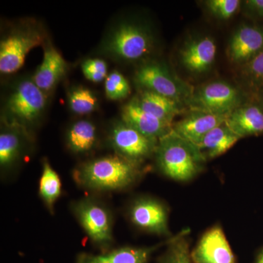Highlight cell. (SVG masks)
<instances>
[{
  "mask_svg": "<svg viewBox=\"0 0 263 263\" xmlns=\"http://www.w3.org/2000/svg\"><path fill=\"white\" fill-rule=\"evenodd\" d=\"M263 49V24H243L230 37L228 59L231 63L245 65Z\"/></svg>",
  "mask_w": 263,
  "mask_h": 263,
  "instance_id": "10",
  "label": "cell"
},
{
  "mask_svg": "<svg viewBox=\"0 0 263 263\" xmlns=\"http://www.w3.org/2000/svg\"><path fill=\"white\" fill-rule=\"evenodd\" d=\"M129 216L133 224L140 229L157 235L169 234L167 209L155 199H138L131 205Z\"/></svg>",
  "mask_w": 263,
  "mask_h": 263,
  "instance_id": "11",
  "label": "cell"
},
{
  "mask_svg": "<svg viewBox=\"0 0 263 263\" xmlns=\"http://www.w3.org/2000/svg\"><path fill=\"white\" fill-rule=\"evenodd\" d=\"M44 36L38 29H15L0 43V72L14 73L23 67L26 57L36 46L42 44Z\"/></svg>",
  "mask_w": 263,
  "mask_h": 263,
  "instance_id": "6",
  "label": "cell"
},
{
  "mask_svg": "<svg viewBox=\"0 0 263 263\" xmlns=\"http://www.w3.org/2000/svg\"><path fill=\"white\" fill-rule=\"evenodd\" d=\"M74 214L85 233L95 245L107 247L113 240L112 216L108 209L101 203L84 199L74 202Z\"/></svg>",
  "mask_w": 263,
  "mask_h": 263,
  "instance_id": "7",
  "label": "cell"
},
{
  "mask_svg": "<svg viewBox=\"0 0 263 263\" xmlns=\"http://www.w3.org/2000/svg\"><path fill=\"white\" fill-rule=\"evenodd\" d=\"M22 133L15 126L1 131L0 134V166L3 170L13 167L20 158L23 150Z\"/></svg>",
  "mask_w": 263,
  "mask_h": 263,
  "instance_id": "21",
  "label": "cell"
},
{
  "mask_svg": "<svg viewBox=\"0 0 263 263\" xmlns=\"http://www.w3.org/2000/svg\"><path fill=\"white\" fill-rule=\"evenodd\" d=\"M85 77L92 82H101L108 77V67L105 61L99 59H90L81 66Z\"/></svg>",
  "mask_w": 263,
  "mask_h": 263,
  "instance_id": "29",
  "label": "cell"
},
{
  "mask_svg": "<svg viewBox=\"0 0 263 263\" xmlns=\"http://www.w3.org/2000/svg\"><path fill=\"white\" fill-rule=\"evenodd\" d=\"M153 48L149 32L134 24L119 25L109 35L104 44V51L117 60L136 62L148 56Z\"/></svg>",
  "mask_w": 263,
  "mask_h": 263,
  "instance_id": "5",
  "label": "cell"
},
{
  "mask_svg": "<svg viewBox=\"0 0 263 263\" xmlns=\"http://www.w3.org/2000/svg\"><path fill=\"white\" fill-rule=\"evenodd\" d=\"M157 167L161 172L177 181H188L196 177L206 162L195 145L174 130L160 138L155 152Z\"/></svg>",
  "mask_w": 263,
  "mask_h": 263,
  "instance_id": "2",
  "label": "cell"
},
{
  "mask_svg": "<svg viewBox=\"0 0 263 263\" xmlns=\"http://www.w3.org/2000/svg\"><path fill=\"white\" fill-rule=\"evenodd\" d=\"M62 193V183L58 174L47 160L43 161L42 174L39 183V195L50 211Z\"/></svg>",
  "mask_w": 263,
  "mask_h": 263,
  "instance_id": "23",
  "label": "cell"
},
{
  "mask_svg": "<svg viewBox=\"0 0 263 263\" xmlns=\"http://www.w3.org/2000/svg\"><path fill=\"white\" fill-rule=\"evenodd\" d=\"M256 263H263V249L261 251L260 253H259Z\"/></svg>",
  "mask_w": 263,
  "mask_h": 263,
  "instance_id": "32",
  "label": "cell"
},
{
  "mask_svg": "<svg viewBox=\"0 0 263 263\" xmlns=\"http://www.w3.org/2000/svg\"><path fill=\"white\" fill-rule=\"evenodd\" d=\"M238 140L239 137L230 130L224 122L207 133L197 148L207 161L226 153Z\"/></svg>",
  "mask_w": 263,
  "mask_h": 263,
  "instance_id": "20",
  "label": "cell"
},
{
  "mask_svg": "<svg viewBox=\"0 0 263 263\" xmlns=\"http://www.w3.org/2000/svg\"><path fill=\"white\" fill-rule=\"evenodd\" d=\"M255 97L256 99L258 100L259 103L262 105L263 107V91L257 93V94L252 95Z\"/></svg>",
  "mask_w": 263,
  "mask_h": 263,
  "instance_id": "31",
  "label": "cell"
},
{
  "mask_svg": "<svg viewBox=\"0 0 263 263\" xmlns=\"http://www.w3.org/2000/svg\"><path fill=\"white\" fill-rule=\"evenodd\" d=\"M69 105L75 114L84 115L94 111L98 108V98L91 90L86 88H76L70 91Z\"/></svg>",
  "mask_w": 263,
  "mask_h": 263,
  "instance_id": "25",
  "label": "cell"
},
{
  "mask_svg": "<svg viewBox=\"0 0 263 263\" xmlns=\"http://www.w3.org/2000/svg\"><path fill=\"white\" fill-rule=\"evenodd\" d=\"M248 100L241 90L230 83L214 81L194 89L186 105L191 110L228 116Z\"/></svg>",
  "mask_w": 263,
  "mask_h": 263,
  "instance_id": "3",
  "label": "cell"
},
{
  "mask_svg": "<svg viewBox=\"0 0 263 263\" xmlns=\"http://www.w3.org/2000/svg\"><path fill=\"white\" fill-rule=\"evenodd\" d=\"M194 263H236L226 235L219 226L204 233L191 252Z\"/></svg>",
  "mask_w": 263,
  "mask_h": 263,
  "instance_id": "12",
  "label": "cell"
},
{
  "mask_svg": "<svg viewBox=\"0 0 263 263\" xmlns=\"http://www.w3.org/2000/svg\"><path fill=\"white\" fill-rule=\"evenodd\" d=\"M105 91L110 100H121L129 96L131 89L124 76L118 71H113L105 79Z\"/></svg>",
  "mask_w": 263,
  "mask_h": 263,
  "instance_id": "27",
  "label": "cell"
},
{
  "mask_svg": "<svg viewBox=\"0 0 263 263\" xmlns=\"http://www.w3.org/2000/svg\"><path fill=\"white\" fill-rule=\"evenodd\" d=\"M67 62L51 43L44 49L42 63L38 67L32 81L39 89L46 93L51 91L67 71Z\"/></svg>",
  "mask_w": 263,
  "mask_h": 263,
  "instance_id": "17",
  "label": "cell"
},
{
  "mask_svg": "<svg viewBox=\"0 0 263 263\" xmlns=\"http://www.w3.org/2000/svg\"><path fill=\"white\" fill-rule=\"evenodd\" d=\"M216 44L209 36L190 40L180 50V61L185 69L194 74L210 70L216 56Z\"/></svg>",
  "mask_w": 263,
  "mask_h": 263,
  "instance_id": "14",
  "label": "cell"
},
{
  "mask_svg": "<svg viewBox=\"0 0 263 263\" xmlns=\"http://www.w3.org/2000/svg\"><path fill=\"white\" fill-rule=\"evenodd\" d=\"M241 8L249 18L263 22V0H246L242 2Z\"/></svg>",
  "mask_w": 263,
  "mask_h": 263,
  "instance_id": "30",
  "label": "cell"
},
{
  "mask_svg": "<svg viewBox=\"0 0 263 263\" xmlns=\"http://www.w3.org/2000/svg\"><path fill=\"white\" fill-rule=\"evenodd\" d=\"M226 117L190 109L181 120L174 124L173 130L197 147L207 133L224 122Z\"/></svg>",
  "mask_w": 263,
  "mask_h": 263,
  "instance_id": "15",
  "label": "cell"
},
{
  "mask_svg": "<svg viewBox=\"0 0 263 263\" xmlns=\"http://www.w3.org/2000/svg\"><path fill=\"white\" fill-rule=\"evenodd\" d=\"M239 0H209L205 1L207 9L214 17L220 20H228L241 8Z\"/></svg>",
  "mask_w": 263,
  "mask_h": 263,
  "instance_id": "28",
  "label": "cell"
},
{
  "mask_svg": "<svg viewBox=\"0 0 263 263\" xmlns=\"http://www.w3.org/2000/svg\"><path fill=\"white\" fill-rule=\"evenodd\" d=\"M46 97L32 80L21 81L10 94L7 109L15 120L32 123L41 117L46 108Z\"/></svg>",
  "mask_w": 263,
  "mask_h": 263,
  "instance_id": "9",
  "label": "cell"
},
{
  "mask_svg": "<svg viewBox=\"0 0 263 263\" xmlns=\"http://www.w3.org/2000/svg\"><path fill=\"white\" fill-rule=\"evenodd\" d=\"M122 122L148 138L158 140L172 130L173 124L164 122L140 106L133 98L122 108Z\"/></svg>",
  "mask_w": 263,
  "mask_h": 263,
  "instance_id": "16",
  "label": "cell"
},
{
  "mask_svg": "<svg viewBox=\"0 0 263 263\" xmlns=\"http://www.w3.org/2000/svg\"><path fill=\"white\" fill-rule=\"evenodd\" d=\"M156 248L124 247L105 254L82 253L78 256L76 263H148Z\"/></svg>",
  "mask_w": 263,
  "mask_h": 263,
  "instance_id": "19",
  "label": "cell"
},
{
  "mask_svg": "<svg viewBox=\"0 0 263 263\" xmlns=\"http://www.w3.org/2000/svg\"><path fill=\"white\" fill-rule=\"evenodd\" d=\"M135 98L143 110L173 125L174 118L185 108L183 104L148 90H141Z\"/></svg>",
  "mask_w": 263,
  "mask_h": 263,
  "instance_id": "18",
  "label": "cell"
},
{
  "mask_svg": "<svg viewBox=\"0 0 263 263\" xmlns=\"http://www.w3.org/2000/svg\"><path fill=\"white\" fill-rule=\"evenodd\" d=\"M97 138L96 127L87 120L76 122L67 132V145L75 153H84L92 149Z\"/></svg>",
  "mask_w": 263,
  "mask_h": 263,
  "instance_id": "22",
  "label": "cell"
},
{
  "mask_svg": "<svg viewBox=\"0 0 263 263\" xmlns=\"http://www.w3.org/2000/svg\"><path fill=\"white\" fill-rule=\"evenodd\" d=\"M224 123L240 138L263 135V107L254 95L227 116Z\"/></svg>",
  "mask_w": 263,
  "mask_h": 263,
  "instance_id": "13",
  "label": "cell"
},
{
  "mask_svg": "<svg viewBox=\"0 0 263 263\" xmlns=\"http://www.w3.org/2000/svg\"><path fill=\"white\" fill-rule=\"evenodd\" d=\"M160 263H193L186 237L179 236L170 241L168 248L162 256Z\"/></svg>",
  "mask_w": 263,
  "mask_h": 263,
  "instance_id": "26",
  "label": "cell"
},
{
  "mask_svg": "<svg viewBox=\"0 0 263 263\" xmlns=\"http://www.w3.org/2000/svg\"><path fill=\"white\" fill-rule=\"evenodd\" d=\"M135 81L142 89L172 99L186 105L193 89L172 72L165 64L149 62L137 70Z\"/></svg>",
  "mask_w": 263,
  "mask_h": 263,
  "instance_id": "4",
  "label": "cell"
},
{
  "mask_svg": "<svg viewBox=\"0 0 263 263\" xmlns=\"http://www.w3.org/2000/svg\"><path fill=\"white\" fill-rule=\"evenodd\" d=\"M109 141L117 155L138 164L155 154L158 143L122 121L112 128Z\"/></svg>",
  "mask_w": 263,
  "mask_h": 263,
  "instance_id": "8",
  "label": "cell"
},
{
  "mask_svg": "<svg viewBox=\"0 0 263 263\" xmlns=\"http://www.w3.org/2000/svg\"><path fill=\"white\" fill-rule=\"evenodd\" d=\"M139 175V164L117 155L85 162L74 171L73 178L89 190L116 191L130 186Z\"/></svg>",
  "mask_w": 263,
  "mask_h": 263,
  "instance_id": "1",
  "label": "cell"
},
{
  "mask_svg": "<svg viewBox=\"0 0 263 263\" xmlns=\"http://www.w3.org/2000/svg\"><path fill=\"white\" fill-rule=\"evenodd\" d=\"M240 76L252 95L263 91V49L241 66Z\"/></svg>",
  "mask_w": 263,
  "mask_h": 263,
  "instance_id": "24",
  "label": "cell"
}]
</instances>
